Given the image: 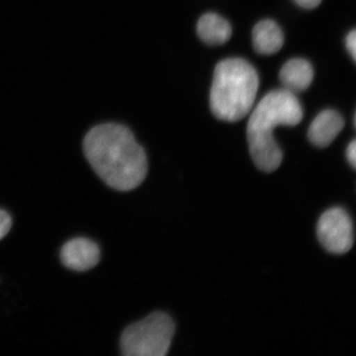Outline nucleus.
I'll return each instance as SVG.
<instances>
[{"label":"nucleus","mask_w":356,"mask_h":356,"mask_svg":"<svg viewBox=\"0 0 356 356\" xmlns=\"http://www.w3.org/2000/svg\"><path fill=\"white\" fill-rule=\"evenodd\" d=\"M83 146L93 170L110 188L128 191L144 181L148 172L146 154L127 127L99 124L88 131Z\"/></svg>","instance_id":"1"},{"label":"nucleus","mask_w":356,"mask_h":356,"mask_svg":"<svg viewBox=\"0 0 356 356\" xmlns=\"http://www.w3.org/2000/svg\"><path fill=\"white\" fill-rule=\"evenodd\" d=\"M302 108L295 93L286 89L271 91L253 110L247 137L253 162L260 170L273 172L282 162V151L273 131L279 126L295 127L302 118Z\"/></svg>","instance_id":"2"},{"label":"nucleus","mask_w":356,"mask_h":356,"mask_svg":"<svg viewBox=\"0 0 356 356\" xmlns=\"http://www.w3.org/2000/svg\"><path fill=\"white\" fill-rule=\"evenodd\" d=\"M259 78L254 67L240 58H231L218 64L211 90V109L218 119L240 121L254 104Z\"/></svg>","instance_id":"3"},{"label":"nucleus","mask_w":356,"mask_h":356,"mask_svg":"<svg viewBox=\"0 0 356 356\" xmlns=\"http://www.w3.org/2000/svg\"><path fill=\"white\" fill-rule=\"evenodd\" d=\"M175 333L173 320L163 312H154L124 329L121 350L126 356H164Z\"/></svg>","instance_id":"4"},{"label":"nucleus","mask_w":356,"mask_h":356,"mask_svg":"<svg viewBox=\"0 0 356 356\" xmlns=\"http://www.w3.org/2000/svg\"><path fill=\"white\" fill-rule=\"evenodd\" d=\"M317 234L320 243L329 252L341 255L354 243L353 222L343 208L332 207L319 218Z\"/></svg>","instance_id":"5"},{"label":"nucleus","mask_w":356,"mask_h":356,"mask_svg":"<svg viewBox=\"0 0 356 356\" xmlns=\"http://www.w3.org/2000/svg\"><path fill=\"white\" fill-rule=\"evenodd\" d=\"M100 248L92 240L76 238L70 240L61 248L60 259L67 268L86 271L93 268L100 261Z\"/></svg>","instance_id":"6"},{"label":"nucleus","mask_w":356,"mask_h":356,"mask_svg":"<svg viewBox=\"0 0 356 356\" xmlns=\"http://www.w3.org/2000/svg\"><path fill=\"white\" fill-rule=\"evenodd\" d=\"M344 119L337 111L324 110L312 122L308 131L312 144L319 148L330 145L344 128Z\"/></svg>","instance_id":"7"},{"label":"nucleus","mask_w":356,"mask_h":356,"mask_svg":"<svg viewBox=\"0 0 356 356\" xmlns=\"http://www.w3.org/2000/svg\"><path fill=\"white\" fill-rule=\"evenodd\" d=\"M314 68L308 60L295 58L284 64L279 77L284 89L295 93L305 91L314 79Z\"/></svg>","instance_id":"8"},{"label":"nucleus","mask_w":356,"mask_h":356,"mask_svg":"<svg viewBox=\"0 0 356 356\" xmlns=\"http://www.w3.org/2000/svg\"><path fill=\"white\" fill-rule=\"evenodd\" d=\"M252 43L258 54L273 55L283 47L282 30L277 22L273 20H262L253 29Z\"/></svg>","instance_id":"9"},{"label":"nucleus","mask_w":356,"mask_h":356,"mask_svg":"<svg viewBox=\"0 0 356 356\" xmlns=\"http://www.w3.org/2000/svg\"><path fill=\"white\" fill-rule=\"evenodd\" d=\"M197 33L204 43L219 46L229 41L232 35L229 22L216 13H209L200 17Z\"/></svg>","instance_id":"10"},{"label":"nucleus","mask_w":356,"mask_h":356,"mask_svg":"<svg viewBox=\"0 0 356 356\" xmlns=\"http://www.w3.org/2000/svg\"><path fill=\"white\" fill-rule=\"evenodd\" d=\"M12 228V218L6 211L0 210V240L10 232Z\"/></svg>","instance_id":"11"},{"label":"nucleus","mask_w":356,"mask_h":356,"mask_svg":"<svg viewBox=\"0 0 356 356\" xmlns=\"http://www.w3.org/2000/svg\"><path fill=\"white\" fill-rule=\"evenodd\" d=\"M346 47L353 59H356V31L354 29L347 35L346 38Z\"/></svg>","instance_id":"12"},{"label":"nucleus","mask_w":356,"mask_h":356,"mask_svg":"<svg viewBox=\"0 0 356 356\" xmlns=\"http://www.w3.org/2000/svg\"><path fill=\"white\" fill-rule=\"evenodd\" d=\"M346 158L350 165L354 168L356 167V141L353 140L350 142L346 149Z\"/></svg>","instance_id":"13"},{"label":"nucleus","mask_w":356,"mask_h":356,"mask_svg":"<svg viewBox=\"0 0 356 356\" xmlns=\"http://www.w3.org/2000/svg\"><path fill=\"white\" fill-rule=\"evenodd\" d=\"M300 6L305 8H314L321 3L322 0H295Z\"/></svg>","instance_id":"14"}]
</instances>
